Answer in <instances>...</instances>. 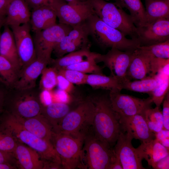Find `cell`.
Here are the masks:
<instances>
[{"mask_svg": "<svg viewBox=\"0 0 169 169\" xmlns=\"http://www.w3.org/2000/svg\"><path fill=\"white\" fill-rule=\"evenodd\" d=\"M11 159V152L0 150V163H9Z\"/></svg>", "mask_w": 169, "mask_h": 169, "instance_id": "cell-47", "label": "cell"}, {"mask_svg": "<svg viewBox=\"0 0 169 169\" xmlns=\"http://www.w3.org/2000/svg\"><path fill=\"white\" fill-rule=\"evenodd\" d=\"M152 167L155 169H169V155L158 161Z\"/></svg>", "mask_w": 169, "mask_h": 169, "instance_id": "cell-45", "label": "cell"}, {"mask_svg": "<svg viewBox=\"0 0 169 169\" xmlns=\"http://www.w3.org/2000/svg\"><path fill=\"white\" fill-rule=\"evenodd\" d=\"M4 26L0 36V55L8 60L19 72L21 67L13 35L9 26Z\"/></svg>", "mask_w": 169, "mask_h": 169, "instance_id": "cell-22", "label": "cell"}, {"mask_svg": "<svg viewBox=\"0 0 169 169\" xmlns=\"http://www.w3.org/2000/svg\"><path fill=\"white\" fill-rule=\"evenodd\" d=\"M89 31L86 21L73 27L54 48L53 52L57 58L87 47Z\"/></svg>", "mask_w": 169, "mask_h": 169, "instance_id": "cell-13", "label": "cell"}, {"mask_svg": "<svg viewBox=\"0 0 169 169\" xmlns=\"http://www.w3.org/2000/svg\"><path fill=\"white\" fill-rule=\"evenodd\" d=\"M90 99L95 108L93 132L97 138L113 147L121 130L119 116L112 109L109 98L99 96Z\"/></svg>", "mask_w": 169, "mask_h": 169, "instance_id": "cell-1", "label": "cell"}, {"mask_svg": "<svg viewBox=\"0 0 169 169\" xmlns=\"http://www.w3.org/2000/svg\"><path fill=\"white\" fill-rule=\"evenodd\" d=\"M143 113L131 116H119V121L122 131L129 133L133 139L139 140L142 143H146L154 139L155 137L149 129Z\"/></svg>", "mask_w": 169, "mask_h": 169, "instance_id": "cell-17", "label": "cell"}, {"mask_svg": "<svg viewBox=\"0 0 169 169\" xmlns=\"http://www.w3.org/2000/svg\"><path fill=\"white\" fill-rule=\"evenodd\" d=\"M135 50L123 51L111 48L105 54H100L96 61L104 63V65L109 69L110 75L124 79L126 78V72Z\"/></svg>", "mask_w": 169, "mask_h": 169, "instance_id": "cell-14", "label": "cell"}, {"mask_svg": "<svg viewBox=\"0 0 169 169\" xmlns=\"http://www.w3.org/2000/svg\"><path fill=\"white\" fill-rule=\"evenodd\" d=\"M72 28L70 25L59 23L34 33L33 40L37 58L50 62L54 48Z\"/></svg>", "mask_w": 169, "mask_h": 169, "instance_id": "cell-9", "label": "cell"}, {"mask_svg": "<svg viewBox=\"0 0 169 169\" xmlns=\"http://www.w3.org/2000/svg\"><path fill=\"white\" fill-rule=\"evenodd\" d=\"M85 134L54 133L52 142L59 157L62 169L82 167V150Z\"/></svg>", "mask_w": 169, "mask_h": 169, "instance_id": "cell-3", "label": "cell"}, {"mask_svg": "<svg viewBox=\"0 0 169 169\" xmlns=\"http://www.w3.org/2000/svg\"><path fill=\"white\" fill-rule=\"evenodd\" d=\"M98 53L92 52L87 47L71 52L55 59H52L50 64L57 70L86 60Z\"/></svg>", "mask_w": 169, "mask_h": 169, "instance_id": "cell-25", "label": "cell"}, {"mask_svg": "<svg viewBox=\"0 0 169 169\" xmlns=\"http://www.w3.org/2000/svg\"><path fill=\"white\" fill-rule=\"evenodd\" d=\"M16 145L11 135L3 133L0 130V150L10 152H13Z\"/></svg>", "mask_w": 169, "mask_h": 169, "instance_id": "cell-39", "label": "cell"}, {"mask_svg": "<svg viewBox=\"0 0 169 169\" xmlns=\"http://www.w3.org/2000/svg\"><path fill=\"white\" fill-rule=\"evenodd\" d=\"M58 71L59 73L74 84L79 85L86 84L88 74L67 69H62Z\"/></svg>", "mask_w": 169, "mask_h": 169, "instance_id": "cell-38", "label": "cell"}, {"mask_svg": "<svg viewBox=\"0 0 169 169\" xmlns=\"http://www.w3.org/2000/svg\"><path fill=\"white\" fill-rule=\"evenodd\" d=\"M99 54L98 53L86 60L69 66L64 69L74 70L86 74H103L101 68L97 64L96 61Z\"/></svg>", "mask_w": 169, "mask_h": 169, "instance_id": "cell-35", "label": "cell"}, {"mask_svg": "<svg viewBox=\"0 0 169 169\" xmlns=\"http://www.w3.org/2000/svg\"><path fill=\"white\" fill-rule=\"evenodd\" d=\"M69 104L54 102L45 106V118L52 126L54 131L63 118L71 111Z\"/></svg>", "mask_w": 169, "mask_h": 169, "instance_id": "cell-29", "label": "cell"}, {"mask_svg": "<svg viewBox=\"0 0 169 169\" xmlns=\"http://www.w3.org/2000/svg\"><path fill=\"white\" fill-rule=\"evenodd\" d=\"M49 0H28V4L33 9L47 4Z\"/></svg>", "mask_w": 169, "mask_h": 169, "instance_id": "cell-46", "label": "cell"}, {"mask_svg": "<svg viewBox=\"0 0 169 169\" xmlns=\"http://www.w3.org/2000/svg\"><path fill=\"white\" fill-rule=\"evenodd\" d=\"M25 1L27 3H28V0H25Z\"/></svg>", "mask_w": 169, "mask_h": 169, "instance_id": "cell-53", "label": "cell"}, {"mask_svg": "<svg viewBox=\"0 0 169 169\" xmlns=\"http://www.w3.org/2000/svg\"><path fill=\"white\" fill-rule=\"evenodd\" d=\"M95 109L90 98L82 101L63 118L55 132L74 135L85 134L92 127Z\"/></svg>", "mask_w": 169, "mask_h": 169, "instance_id": "cell-7", "label": "cell"}, {"mask_svg": "<svg viewBox=\"0 0 169 169\" xmlns=\"http://www.w3.org/2000/svg\"><path fill=\"white\" fill-rule=\"evenodd\" d=\"M13 152L21 169H44V161L36 151L29 146L17 144Z\"/></svg>", "mask_w": 169, "mask_h": 169, "instance_id": "cell-23", "label": "cell"}, {"mask_svg": "<svg viewBox=\"0 0 169 169\" xmlns=\"http://www.w3.org/2000/svg\"><path fill=\"white\" fill-rule=\"evenodd\" d=\"M125 79H120L111 75L106 76L103 74H87L86 84L95 89L121 91Z\"/></svg>", "mask_w": 169, "mask_h": 169, "instance_id": "cell-28", "label": "cell"}, {"mask_svg": "<svg viewBox=\"0 0 169 169\" xmlns=\"http://www.w3.org/2000/svg\"><path fill=\"white\" fill-rule=\"evenodd\" d=\"M54 10L59 23L73 27L85 21L94 14L88 0L68 2L49 0L47 3Z\"/></svg>", "mask_w": 169, "mask_h": 169, "instance_id": "cell-8", "label": "cell"}, {"mask_svg": "<svg viewBox=\"0 0 169 169\" xmlns=\"http://www.w3.org/2000/svg\"><path fill=\"white\" fill-rule=\"evenodd\" d=\"M58 70L53 66L45 67L41 74L40 87L42 90H52L57 85Z\"/></svg>", "mask_w": 169, "mask_h": 169, "instance_id": "cell-36", "label": "cell"}, {"mask_svg": "<svg viewBox=\"0 0 169 169\" xmlns=\"http://www.w3.org/2000/svg\"><path fill=\"white\" fill-rule=\"evenodd\" d=\"M117 5L126 8L133 23L137 28L140 27L146 24L145 8L141 0H120Z\"/></svg>", "mask_w": 169, "mask_h": 169, "instance_id": "cell-31", "label": "cell"}, {"mask_svg": "<svg viewBox=\"0 0 169 169\" xmlns=\"http://www.w3.org/2000/svg\"><path fill=\"white\" fill-rule=\"evenodd\" d=\"M5 125L9 133L14 134L21 141L36 151L44 161L61 165L60 158L52 142L39 137L24 128L13 114L7 118Z\"/></svg>", "mask_w": 169, "mask_h": 169, "instance_id": "cell-6", "label": "cell"}, {"mask_svg": "<svg viewBox=\"0 0 169 169\" xmlns=\"http://www.w3.org/2000/svg\"><path fill=\"white\" fill-rule=\"evenodd\" d=\"M53 99L56 100L55 102L69 104L72 98L70 93L65 91L57 89L53 91Z\"/></svg>", "mask_w": 169, "mask_h": 169, "instance_id": "cell-42", "label": "cell"}, {"mask_svg": "<svg viewBox=\"0 0 169 169\" xmlns=\"http://www.w3.org/2000/svg\"><path fill=\"white\" fill-rule=\"evenodd\" d=\"M115 156L113 148L97 138L92 129L85 134L82 150V161L90 169H109Z\"/></svg>", "mask_w": 169, "mask_h": 169, "instance_id": "cell-5", "label": "cell"}, {"mask_svg": "<svg viewBox=\"0 0 169 169\" xmlns=\"http://www.w3.org/2000/svg\"><path fill=\"white\" fill-rule=\"evenodd\" d=\"M140 46H147L169 40V19L161 18L137 28Z\"/></svg>", "mask_w": 169, "mask_h": 169, "instance_id": "cell-16", "label": "cell"}, {"mask_svg": "<svg viewBox=\"0 0 169 169\" xmlns=\"http://www.w3.org/2000/svg\"><path fill=\"white\" fill-rule=\"evenodd\" d=\"M13 115L17 121L25 129L36 136L52 142L54 131L46 118L40 114L36 116L23 118Z\"/></svg>", "mask_w": 169, "mask_h": 169, "instance_id": "cell-19", "label": "cell"}, {"mask_svg": "<svg viewBox=\"0 0 169 169\" xmlns=\"http://www.w3.org/2000/svg\"><path fill=\"white\" fill-rule=\"evenodd\" d=\"M109 169H123L120 160L115 154V157L110 166Z\"/></svg>", "mask_w": 169, "mask_h": 169, "instance_id": "cell-49", "label": "cell"}, {"mask_svg": "<svg viewBox=\"0 0 169 169\" xmlns=\"http://www.w3.org/2000/svg\"><path fill=\"white\" fill-rule=\"evenodd\" d=\"M65 1H66L68 2H71L75 1H84L85 0H64Z\"/></svg>", "mask_w": 169, "mask_h": 169, "instance_id": "cell-52", "label": "cell"}, {"mask_svg": "<svg viewBox=\"0 0 169 169\" xmlns=\"http://www.w3.org/2000/svg\"><path fill=\"white\" fill-rule=\"evenodd\" d=\"M143 114L149 129L154 134L163 128V119L160 108L151 107L146 110Z\"/></svg>", "mask_w": 169, "mask_h": 169, "instance_id": "cell-33", "label": "cell"}, {"mask_svg": "<svg viewBox=\"0 0 169 169\" xmlns=\"http://www.w3.org/2000/svg\"><path fill=\"white\" fill-rule=\"evenodd\" d=\"M156 59L149 52L138 47L126 74L129 80H140L155 76L158 71Z\"/></svg>", "mask_w": 169, "mask_h": 169, "instance_id": "cell-11", "label": "cell"}, {"mask_svg": "<svg viewBox=\"0 0 169 169\" xmlns=\"http://www.w3.org/2000/svg\"><path fill=\"white\" fill-rule=\"evenodd\" d=\"M145 0L146 24L160 19H169V0Z\"/></svg>", "mask_w": 169, "mask_h": 169, "instance_id": "cell-27", "label": "cell"}, {"mask_svg": "<svg viewBox=\"0 0 169 169\" xmlns=\"http://www.w3.org/2000/svg\"><path fill=\"white\" fill-rule=\"evenodd\" d=\"M155 135L159 142L169 150V130L163 128Z\"/></svg>", "mask_w": 169, "mask_h": 169, "instance_id": "cell-43", "label": "cell"}, {"mask_svg": "<svg viewBox=\"0 0 169 169\" xmlns=\"http://www.w3.org/2000/svg\"><path fill=\"white\" fill-rule=\"evenodd\" d=\"M5 16L0 14V36L1 34L0 29L2 27L5 25Z\"/></svg>", "mask_w": 169, "mask_h": 169, "instance_id": "cell-51", "label": "cell"}, {"mask_svg": "<svg viewBox=\"0 0 169 169\" xmlns=\"http://www.w3.org/2000/svg\"><path fill=\"white\" fill-rule=\"evenodd\" d=\"M157 81L155 76L131 81L127 78L122 84V89L139 93H147L149 95L156 87Z\"/></svg>", "mask_w": 169, "mask_h": 169, "instance_id": "cell-32", "label": "cell"}, {"mask_svg": "<svg viewBox=\"0 0 169 169\" xmlns=\"http://www.w3.org/2000/svg\"><path fill=\"white\" fill-rule=\"evenodd\" d=\"M57 18L55 12L48 4L33 9L29 22L31 29L35 33L54 25Z\"/></svg>", "mask_w": 169, "mask_h": 169, "instance_id": "cell-20", "label": "cell"}, {"mask_svg": "<svg viewBox=\"0 0 169 169\" xmlns=\"http://www.w3.org/2000/svg\"><path fill=\"white\" fill-rule=\"evenodd\" d=\"M11 1L0 0V14L6 16L7 7Z\"/></svg>", "mask_w": 169, "mask_h": 169, "instance_id": "cell-48", "label": "cell"}, {"mask_svg": "<svg viewBox=\"0 0 169 169\" xmlns=\"http://www.w3.org/2000/svg\"><path fill=\"white\" fill-rule=\"evenodd\" d=\"M39 97L42 103L45 106H47L53 102V91L48 90H42Z\"/></svg>", "mask_w": 169, "mask_h": 169, "instance_id": "cell-44", "label": "cell"}, {"mask_svg": "<svg viewBox=\"0 0 169 169\" xmlns=\"http://www.w3.org/2000/svg\"><path fill=\"white\" fill-rule=\"evenodd\" d=\"M14 168L9 163H0V169H10Z\"/></svg>", "mask_w": 169, "mask_h": 169, "instance_id": "cell-50", "label": "cell"}, {"mask_svg": "<svg viewBox=\"0 0 169 169\" xmlns=\"http://www.w3.org/2000/svg\"><path fill=\"white\" fill-rule=\"evenodd\" d=\"M95 14L108 25L118 30L126 36L137 39V28L129 14L121 8L104 0H88Z\"/></svg>", "mask_w": 169, "mask_h": 169, "instance_id": "cell-4", "label": "cell"}, {"mask_svg": "<svg viewBox=\"0 0 169 169\" xmlns=\"http://www.w3.org/2000/svg\"><path fill=\"white\" fill-rule=\"evenodd\" d=\"M142 159H144L151 167L159 160L169 155V150L156 139L146 143H141L136 148Z\"/></svg>", "mask_w": 169, "mask_h": 169, "instance_id": "cell-24", "label": "cell"}, {"mask_svg": "<svg viewBox=\"0 0 169 169\" xmlns=\"http://www.w3.org/2000/svg\"><path fill=\"white\" fill-rule=\"evenodd\" d=\"M155 76L157 81V85L149 95L156 106L160 108L166 95L169 92V72L161 70Z\"/></svg>", "mask_w": 169, "mask_h": 169, "instance_id": "cell-30", "label": "cell"}, {"mask_svg": "<svg viewBox=\"0 0 169 169\" xmlns=\"http://www.w3.org/2000/svg\"><path fill=\"white\" fill-rule=\"evenodd\" d=\"M15 108L16 113L14 114L19 117L29 118L40 114L41 107L36 99L29 94L21 96L16 102Z\"/></svg>", "mask_w": 169, "mask_h": 169, "instance_id": "cell-26", "label": "cell"}, {"mask_svg": "<svg viewBox=\"0 0 169 169\" xmlns=\"http://www.w3.org/2000/svg\"><path fill=\"white\" fill-rule=\"evenodd\" d=\"M121 91H110L109 99L114 111L119 116H129L143 113L153 103L150 96L141 99L122 94Z\"/></svg>", "mask_w": 169, "mask_h": 169, "instance_id": "cell-10", "label": "cell"}, {"mask_svg": "<svg viewBox=\"0 0 169 169\" xmlns=\"http://www.w3.org/2000/svg\"><path fill=\"white\" fill-rule=\"evenodd\" d=\"M18 72L7 59L0 55V81L7 85H13Z\"/></svg>", "mask_w": 169, "mask_h": 169, "instance_id": "cell-34", "label": "cell"}, {"mask_svg": "<svg viewBox=\"0 0 169 169\" xmlns=\"http://www.w3.org/2000/svg\"><path fill=\"white\" fill-rule=\"evenodd\" d=\"M163 103V109L162 111L163 128L169 130V92L166 95Z\"/></svg>", "mask_w": 169, "mask_h": 169, "instance_id": "cell-41", "label": "cell"}, {"mask_svg": "<svg viewBox=\"0 0 169 169\" xmlns=\"http://www.w3.org/2000/svg\"><path fill=\"white\" fill-rule=\"evenodd\" d=\"M49 64L50 62L47 60L37 58L20 70L14 87L20 91L29 90L33 88L43 70Z\"/></svg>", "mask_w": 169, "mask_h": 169, "instance_id": "cell-18", "label": "cell"}, {"mask_svg": "<svg viewBox=\"0 0 169 169\" xmlns=\"http://www.w3.org/2000/svg\"><path fill=\"white\" fill-rule=\"evenodd\" d=\"M151 54L154 57L169 59V40L164 42L139 47Z\"/></svg>", "mask_w": 169, "mask_h": 169, "instance_id": "cell-37", "label": "cell"}, {"mask_svg": "<svg viewBox=\"0 0 169 169\" xmlns=\"http://www.w3.org/2000/svg\"><path fill=\"white\" fill-rule=\"evenodd\" d=\"M14 38L21 68L37 58L30 22L10 27Z\"/></svg>", "mask_w": 169, "mask_h": 169, "instance_id": "cell-12", "label": "cell"}, {"mask_svg": "<svg viewBox=\"0 0 169 169\" xmlns=\"http://www.w3.org/2000/svg\"><path fill=\"white\" fill-rule=\"evenodd\" d=\"M8 0V1H11V0Z\"/></svg>", "mask_w": 169, "mask_h": 169, "instance_id": "cell-54", "label": "cell"}, {"mask_svg": "<svg viewBox=\"0 0 169 169\" xmlns=\"http://www.w3.org/2000/svg\"><path fill=\"white\" fill-rule=\"evenodd\" d=\"M86 22L90 35L102 46L123 51L135 50L140 46L138 39L127 38L123 33L106 24L95 13Z\"/></svg>", "mask_w": 169, "mask_h": 169, "instance_id": "cell-2", "label": "cell"}, {"mask_svg": "<svg viewBox=\"0 0 169 169\" xmlns=\"http://www.w3.org/2000/svg\"><path fill=\"white\" fill-rule=\"evenodd\" d=\"M58 89L70 94L74 90V84L70 82L63 75L58 72L57 85Z\"/></svg>", "mask_w": 169, "mask_h": 169, "instance_id": "cell-40", "label": "cell"}, {"mask_svg": "<svg viewBox=\"0 0 169 169\" xmlns=\"http://www.w3.org/2000/svg\"><path fill=\"white\" fill-rule=\"evenodd\" d=\"M133 138L129 133L121 130L113 150L119 158L123 169H144L136 149L132 145Z\"/></svg>", "mask_w": 169, "mask_h": 169, "instance_id": "cell-15", "label": "cell"}, {"mask_svg": "<svg viewBox=\"0 0 169 169\" xmlns=\"http://www.w3.org/2000/svg\"><path fill=\"white\" fill-rule=\"evenodd\" d=\"M31 14L25 0H12L7 7L5 25L10 27L29 23Z\"/></svg>", "mask_w": 169, "mask_h": 169, "instance_id": "cell-21", "label": "cell"}]
</instances>
